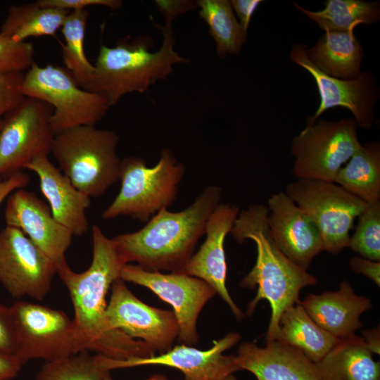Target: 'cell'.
Here are the masks:
<instances>
[{
  "label": "cell",
  "mask_w": 380,
  "mask_h": 380,
  "mask_svg": "<svg viewBox=\"0 0 380 380\" xmlns=\"http://www.w3.org/2000/svg\"><path fill=\"white\" fill-rule=\"evenodd\" d=\"M92 260L83 272H75L66 260L57 266L72 303L77 353L87 350L108 359L127 360L154 356L143 341L114 329L106 315V295L126 265L112 239L97 225L92 227Z\"/></svg>",
  "instance_id": "6da1fadb"
},
{
  "label": "cell",
  "mask_w": 380,
  "mask_h": 380,
  "mask_svg": "<svg viewBox=\"0 0 380 380\" xmlns=\"http://www.w3.org/2000/svg\"><path fill=\"white\" fill-rule=\"evenodd\" d=\"M222 193V188L209 185L186 208L163 209L140 229L112 238L125 263L134 262L148 271L184 273Z\"/></svg>",
  "instance_id": "7a4b0ae2"
},
{
  "label": "cell",
  "mask_w": 380,
  "mask_h": 380,
  "mask_svg": "<svg viewBox=\"0 0 380 380\" xmlns=\"http://www.w3.org/2000/svg\"><path fill=\"white\" fill-rule=\"evenodd\" d=\"M268 208L252 204L239 213L231 234L239 243L251 239L255 243V264L241 280L243 288L258 287L255 298L249 303L246 315L253 312L260 300L268 301L271 317L265 341L275 340L283 312L300 303L303 288L316 284L317 279L286 257L274 243L267 224Z\"/></svg>",
  "instance_id": "3957f363"
},
{
  "label": "cell",
  "mask_w": 380,
  "mask_h": 380,
  "mask_svg": "<svg viewBox=\"0 0 380 380\" xmlns=\"http://www.w3.org/2000/svg\"><path fill=\"white\" fill-rule=\"evenodd\" d=\"M161 30L163 42L155 51H149L153 42L146 36L122 40L113 47L101 46L87 90L103 96L110 107L127 94L144 93L158 80H166L174 65L188 60L175 50L172 25H165Z\"/></svg>",
  "instance_id": "277c9868"
},
{
  "label": "cell",
  "mask_w": 380,
  "mask_h": 380,
  "mask_svg": "<svg viewBox=\"0 0 380 380\" xmlns=\"http://www.w3.org/2000/svg\"><path fill=\"white\" fill-rule=\"evenodd\" d=\"M119 139L112 130L77 126L56 134L51 153L73 186L96 198L119 180Z\"/></svg>",
  "instance_id": "5b68a950"
},
{
  "label": "cell",
  "mask_w": 380,
  "mask_h": 380,
  "mask_svg": "<svg viewBox=\"0 0 380 380\" xmlns=\"http://www.w3.org/2000/svg\"><path fill=\"white\" fill-rule=\"evenodd\" d=\"M184 174L185 166L167 148L162 150L158 162L151 167L144 158H125L120 163V191L101 217L129 216L148 222L175 201Z\"/></svg>",
  "instance_id": "8992f818"
},
{
  "label": "cell",
  "mask_w": 380,
  "mask_h": 380,
  "mask_svg": "<svg viewBox=\"0 0 380 380\" xmlns=\"http://www.w3.org/2000/svg\"><path fill=\"white\" fill-rule=\"evenodd\" d=\"M22 93L52 106L51 124L56 134L77 126H94L110 108L103 96L81 88L66 68L58 65L34 63L24 74Z\"/></svg>",
  "instance_id": "52a82bcc"
},
{
  "label": "cell",
  "mask_w": 380,
  "mask_h": 380,
  "mask_svg": "<svg viewBox=\"0 0 380 380\" xmlns=\"http://www.w3.org/2000/svg\"><path fill=\"white\" fill-rule=\"evenodd\" d=\"M284 192L318 228L323 251L335 255L348 247L354 220L368 205L332 182L297 179Z\"/></svg>",
  "instance_id": "ba28073f"
},
{
  "label": "cell",
  "mask_w": 380,
  "mask_h": 380,
  "mask_svg": "<svg viewBox=\"0 0 380 380\" xmlns=\"http://www.w3.org/2000/svg\"><path fill=\"white\" fill-rule=\"evenodd\" d=\"M357 127L352 119L307 124L292 140L293 175L334 182L338 170L361 146Z\"/></svg>",
  "instance_id": "9c48e42d"
},
{
  "label": "cell",
  "mask_w": 380,
  "mask_h": 380,
  "mask_svg": "<svg viewBox=\"0 0 380 380\" xmlns=\"http://www.w3.org/2000/svg\"><path fill=\"white\" fill-rule=\"evenodd\" d=\"M53 109L41 100L24 97L1 120L0 178L21 171L33 159L51 153L56 134L51 124Z\"/></svg>",
  "instance_id": "30bf717a"
},
{
  "label": "cell",
  "mask_w": 380,
  "mask_h": 380,
  "mask_svg": "<svg viewBox=\"0 0 380 380\" xmlns=\"http://www.w3.org/2000/svg\"><path fill=\"white\" fill-rule=\"evenodd\" d=\"M16 346L23 365L30 360L53 362L77 353L72 320L62 310L24 300L10 306Z\"/></svg>",
  "instance_id": "8fae6325"
},
{
  "label": "cell",
  "mask_w": 380,
  "mask_h": 380,
  "mask_svg": "<svg viewBox=\"0 0 380 380\" xmlns=\"http://www.w3.org/2000/svg\"><path fill=\"white\" fill-rule=\"evenodd\" d=\"M120 278L150 289L170 304L178 323V341L189 346L197 344V319L204 305L216 293L213 287L185 273L148 271L129 263L124 265Z\"/></svg>",
  "instance_id": "7c38bea8"
},
{
  "label": "cell",
  "mask_w": 380,
  "mask_h": 380,
  "mask_svg": "<svg viewBox=\"0 0 380 380\" xmlns=\"http://www.w3.org/2000/svg\"><path fill=\"white\" fill-rule=\"evenodd\" d=\"M56 274V264L21 230L0 231V283L12 297L43 300Z\"/></svg>",
  "instance_id": "4fadbf2b"
},
{
  "label": "cell",
  "mask_w": 380,
  "mask_h": 380,
  "mask_svg": "<svg viewBox=\"0 0 380 380\" xmlns=\"http://www.w3.org/2000/svg\"><path fill=\"white\" fill-rule=\"evenodd\" d=\"M106 315L114 329L143 341L159 354L172 348L178 336L179 327L173 311L146 305L120 278L111 286Z\"/></svg>",
  "instance_id": "5bb4252c"
},
{
  "label": "cell",
  "mask_w": 380,
  "mask_h": 380,
  "mask_svg": "<svg viewBox=\"0 0 380 380\" xmlns=\"http://www.w3.org/2000/svg\"><path fill=\"white\" fill-rule=\"evenodd\" d=\"M291 60L304 68L314 78L320 102L315 115L307 124L314 123L326 110L343 107L355 117L357 127H372L374 122V106L379 98V91L372 75L366 71L353 80L333 77L319 70L308 58L303 44L294 45L290 52Z\"/></svg>",
  "instance_id": "9a60e30c"
},
{
  "label": "cell",
  "mask_w": 380,
  "mask_h": 380,
  "mask_svg": "<svg viewBox=\"0 0 380 380\" xmlns=\"http://www.w3.org/2000/svg\"><path fill=\"white\" fill-rule=\"evenodd\" d=\"M240 339L239 333L230 332L223 338L214 341L213 346L207 350L181 344L165 353L149 357L115 360L103 357V362L108 371L141 365H163L181 371L185 380H223L241 370L236 355L223 354Z\"/></svg>",
  "instance_id": "2e32d148"
},
{
  "label": "cell",
  "mask_w": 380,
  "mask_h": 380,
  "mask_svg": "<svg viewBox=\"0 0 380 380\" xmlns=\"http://www.w3.org/2000/svg\"><path fill=\"white\" fill-rule=\"evenodd\" d=\"M4 215L6 226L21 230L56 265L65 260L72 234L34 193L24 188L12 192L6 198Z\"/></svg>",
  "instance_id": "e0dca14e"
},
{
  "label": "cell",
  "mask_w": 380,
  "mask_h": 380,
  "mask_svg": "<svg viewBox=\"0 0 380 380\" xmlns=\"http://www.w3.org/2000/svg\"><path fill=\"white\" fill-rule=\"evenodd\" d=\"M267 224L281 252L305 270L323 251L320 232L312 220L284 191L268 199Z\"/></svg>",
  "instance_id": "ac0fdd59"
},
{
  "label": "cell",
  "mask_w": 380,
  "mask_h": 380,
  "mask_svg": "<svg viewBox=\"0 0 380 380\" xmlns=\"http://www.w3.org/2000/svg\"><path fill=\"white\" fill-rule=\"evenodd\" d=\"M239 210L234 205L220 203L209 217L205 225V239L193 254L184 273L202 279L214 289L229 306L238 320L244 314L232 300L226 286L227 262L224 240L231 233Z\"/></svg>",
  "instance_id": "d6986e66"
},
{
  "label": "cell",
  "mask_w": 380,
  "mask_h": 380,
  "mask_svg": "<svg viewBox=\"0 0 380 380\" xmlns=\"http://www.w3.org/2000/svg\"><path fill=\"white\" fill-rule=\"evenodd\" d=\"M236 357L240 369L251 372L256 380H322L316 364L302 350L277 340L265 347L243 342Z\"/></svg>",
  "instance_id": "ffe728a7"
},
{
  "label": "cell",
  "mask_w": 380,
  "mask_h": 380,
  "mask_svg": "<svg viewBox=\"0 0 380 380\" xmlns=\"http://www.w3.org/2000/svg\"><path fill=\"white\" fill-rule=\"evenodd\" d=\"M25 168L38 176L41 191L56 220L72 236L85 234L89 229L86 211L91 204L90 197L75 188L47 156L33 159Z\"/></svg>",
  "instance_id": "44dd1931"
},
{
  "label": "cell",
  "mask_w": 380,
  "mask_h": 380,
  "mask_svg": "<svg viewBox=\"0 0 380 380\" xmlns=\"http://www.w3.org/2000/svg\"><path fill=\"white\" fill-rule=\"evenodd\" d=\"M300 303L316 324L338 338L355 334L362 327L360 315L372 306L369 298L357 295L346 280L338 290L309 293Z\"/></svg>",
  "instance_id": "7402d4cb"
},
{
  "label": "cell",
  "mask_w": 380,
  "mask_h": 380,
  "mask_svg": "<svg viewBox=\"0 0 380 380\" xmlns=\"http://www.w3.org/2000/svg\"><path fill=\"white\" fill-rule=\"evenodd\" d=\"M363 338L355 334L340 338L319 362L322 380H380V362Z\"/></svg>",
  "instance_id": "603a6c76"
},
{
  "label": "cell",
  "mask_w": 380,
  "mask_h": 380,
  "mask_svg": "<svg viewBox=\"0 0 380 380\" xmlns=\"http://www.w3.org/2000/svg\"><path fill=\"white\" fill-rule=\"evenodd\" d=\"M309 60L329 76L353 80L361 73L363 52L354 30L325 32L316 44L306 49Z\"/></svg>",
  "instance_id": "cb8c5ba5"
},
{
  "label": "cell",
  "mask_w": 380,
  "mask_h": 380,
  "mask_svg": "<svg viewBox=\"0 0 380 380\" xmlns=\"http://www.w3.org/2000/svg\"><path fill=\"white\" fill-rule=\"evenodd\" d=\"M339 339L316 324L300 303L283 312L275 338L300 349L315 363L322 360Z\"/></svg>",
  "instance_id": "d4e9b609"
},
{
  "label": "cell",
  "mask_w": 380,
  "mask_h": 380,
  "mask_svg": "<svg viewBox=\"0 0 380 380\" xmlns=\"http://www.w3.org/2000/svg\"><path fill=\"white\" fill-rule=\"evenodd\" d=\"M336 184L367 204L380 201V145L360 146L338 172Z\"/></svg>",
  "instance_id": "484cf974"
},
{
  "label": "cell",
  "mask_w": 380,
  "mask_h": 380,
  "mask_svg": "<svg viewBox=\"0 0 380 380\" xmlns=\"http://www.w3.org/2000/svg\"><path fill=\"white\" fill-rule=\"evenodd\" d=\"M70 11L40 5L37 1L12 6L1 26L0 34L17 42L30 37L55 36Z\"/></svg>",
  "instance_id": "4316f807"
},
{
  "label": "cell",
  "mask_w": 380,
  "mask_h": 380,
  "mask_svg": "<svg viewBox=\"0 0 380 380\" xmlns=\"http://www.w3.org/2000/svg\"><path fill=\"white\" fill-rule=\"evenodd\" d=\"M199 15L209 27L215 42L217 55L237 56L246 42L247 32L236 19L230 1L227 0H198Z\"/></svg>",
  "instance_id": "83f0119b"
},
{
  "label": "cell",
  "mask_w": 380,
  "mask_h": 380,
  "mask_svg": "<svg viewBox=\"0 0 380 380\" xmlns=\"http://www.w3.org/2000/svg\"><path fill=\"white\" fill-rule=\"evenodd\" d=\"M295 6L315 22L325 32H347L360 24L370 25L380 18L379 2L362 0H327L325 7L318 11Z\"/></svg>",
  "instance_id": "f1b7e54d"
},
{
  "label": "cell",
  "mask_w": 380,
  "mask_h": 380,
  "mask_svg": "<svg viewBox=\"0 0 380 380\" xmlns=\"http://www.w3.org/2000/svg\"><path fill=\"white\" fill-rule=\"evenodd\" d=\"M89 12L87 9L70 11L61 28L65 39L62 56L65 68L72 74L77 84L87 90L90 84L94 65L85 56L84 42Z\"/></svg>",
  "instance_id": "f546056e"
},
{
  "label": "cell",
  "mask_w": 380,
  "mask_h": 380,
  "mask_svg": "<svg viewBox=\"0 0 380 380\" xmlns=\"http://www.w3.org/2000/svg\"><path fill=\"white\" fill-rule=\"evenodd\" d=\"M108 373L100 355L82 350L61 360L46 362L34 380H103Z\"/></svg>",
  "instance_id": "4dcf8cb0"
},
{
  "label": "cell",
  "mask_w": 380,
  "mask_h": 380,
  "mask_svg": "<svg viewBox=\"0 0 380 380\" xmlns=\"http://www.w3.org/2000/svg\"><path fill=\"white\" fill-rule=\"evenodd\" d=\"M362 258L380 260V201L368 204L358 216L355 233L348 246Z\"/></svg>",
  "instance_id": "1f68e13d"
},
{
  "label": "cell",
  "mask_w": 380,
  "mask_h": 380,
  "mask_svg": "<svg viewBox=\"0 0 380 380\" xmlns=\"http://www.w3.org/2000/svg\"><path fill=\"white\" fill-rule=\"evenodd\" d=\"M34 46L0 34V76L27 70L34 62Z\"/></svg>",
  "instance_id": "d6a6232c"
},
{
  "label": "cell",
  "mask_w": 380,
  "mask_h": 380,
  "mask_svg": "<svg viewBox=\"0 0 380 380\" xmlns=\"http://www.w3.org/2000/svg\"><path fill=\"white\" fill-rule=\"evenodd\" d=\"M23 72L0 76V118L13 109L24 99Z\"/></svg>",
  "instance_id": "836d02e7"
},
{
  "label": "cell",
  "mask_w": 380,
  "mask_h": 380,
  "mask_svg": "<svg viewBox=\"0 0 380 380\" xmlns=\"http://www.w3.org/2000/svg\"><path fill=\"white\" fill-rule=\"evenodd\" d=\"M15 332L10 307L0 303V352L14 355Z\"/></svg>",
  "instance_id": "e575fe53"
},
{
  "label": "cell",
  "mask_w": 380,
  "mask_h": 380,
  "mask_svg": "<svg viewBox=\"0 0 380 380\" xmlns=\"http://www.w3.org/2000/svg\"><path fill=\"white\" fill-rule=\"evenodd\" d=\"M40 5L58 8L68 11L86 9L91 6H101L118 10L122 6L120 0H37Z\"/></svg>",
  "instance_id": "d590c367"
},
{
  "label": "cell",
  "mask_w": 380,
  "mask_h": 380,
  "mask_svg": "<svg viewBox=\"0 0 380 380\" xmlns=\"http://www.w3.org/2000/svg\"><path fill=\"white\" fill-rule=\"evenodd\" d=\"M155 4L163 15L165 25H172L178 15L198 8L196 1L189 0H157Z\"/></svg>",
  "instance_id": "8d00e7d4"
},
{
  "label": "cell",
  "mask_w": 380,
  "mask_h": 380,
  "mask_svg": "<svg viewBox=\"0 0 380 380\" xmlns=\"http://www.w3.org/2000/svg\"><path fill=\"white\" fill-rule=\"evenodd\" d=\"M350 268L355 272L362 274L378 286H380V262L362 257H353L349 261Z\"/></svg>",
  "instance_id": "74e56055"
},
{
  "label": "cell",
  "mask_w": 380,
  "mask_h": 380,
  "mask_svg": "<svg viewBox=\"0 0 380 380\" xmlns=\"http://www.w3.org/2000/svg\"><path fill=\"white\" fill-rule=\"evenodd\" d=\"M229 1L234 12L236 13L239 18L241 26L247 32L251 17L262 1L232 0Z\"/></svg>",
  "instance_id": "f35d334b"
},
{
  "label": "cell",
  "mask_w": 380,
  "mask_h": 380,
  "mask_svg": "<svg viewBox=\"0 0 380 380\" xmlns=\"http://www.w3.org/2000/svg\"><path fill=\"white\" fill-rule=\"evenodd\" d=\"M30 176L21 171L6 178H0V205L14 191L25 187Z\"/></svg>",
  "instance_id": "ab89813d"
},
{
  "label": "cell",
  "mask_w": 380,
  "mask_h": 380,
  "mask_svg": "<svg viewBox=\"0 0 380 380\" xmlns=\"http://www.w3.org/2000/svg\"><path fill=\"white\" fill-rule=\"evenodd\" d=\"M22 366L14 355L0 352V380H11L15 378Z\"/></svg>",
  "instance_id": "60d3db41"
},
{
  "label": "cell",
  "mask_w": 380,
  "mask_h": 380,
  "mask_svg": "<svg viewBox=\"0 0 380 380\" xmlns=\"http://www.w3.org/2000/svg\"><path fill=\"white\" fill-rule=\"evenodd\" d=\"M373 354L380 353V338H379V327H376L372 329L365 330L362 331V337Z\"/></svg>",
  "instance_id": "b9f144b4"
},
{
  "label": "cell",
  "mask_w": 380,
  "mask_h": 380,
  "mask_svg": "<svg viewBox=\"0 0 380 380\" xmlns=\"http://www.w3.org/2000/svg\"><path fill=\"white\" fill-rule=\"evenodd\" d=\"M103 380H114L113 378L110 377L109 373L106 374V376L103 378ZM147 380H168L165 376L162 375H154Z\"/></svg>",
  "instance_id": "7bdbcfd3"
},
{
  "label": "cell",
  "mask_w": 380,
  "mask_h": 380,
  "mask_svg": "<svg viewBox=\"0 0 380 380\" xmlns=\"http://www.w3.org/2000/svg\"><path fill=\"white\" fill-rule=\"evenodd\" d=\"M223 380H238V379L236 377H234L233 374H231L228 376L227 377H226L225 379H224Z\"/></svg>",
  "instance_id": "ee69618b"
},
{
  "label": "cell",
  "mask_w": 380,
  "mask_h": 380,
  "mask_svg": "<svg viewBox=\"0 0 380 380\" xmlns=\"http://www.w3.org/2000/svg\"><path fill=\"white\" fill-rule=\"evenodd\" d=\"M1 119H0V128H1Z\"/></svg>",
  "instance_id": "f6af8a7d"
}]
</instances>
